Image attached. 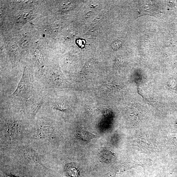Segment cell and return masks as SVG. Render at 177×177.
<instances>
[{
	"label": "cell",
	"mask_w": 177,
	"mask_h": 177,
	"mask_svg": "<svg viewBox=\"0 0 177 177\" xmlns=\"http://www.w3.org/2000/svg\"><path fill=\"white\" fill-rule=\"evenodd\" d=\"M33 89V80L29 76L24 75L13 95L22 99H28L32 94Z\"/></svg>",
	"instance_id": "obj_1"
},
{
	"label": "cell",
	"mask_w": 177,
	"mask_h": 177,
	"mask_svg": "<svg viewBox=\"0 0 177 177\" xmlns=\"http://www.w3.org/2000/svg\"><path fill=\"white\" fill-rule=\"evenodd\" d=\"M152 1H146L142 2V5L139 9V14L140 16L145 15L154 16L159 12L157 5Z\"/></svg>",
	"instance_id": "obj_2"
},
{
	"label": "cell",
	"mask_w": 177,
	"mask_h": 177,
	"mask_svg": "<svg viewBox=\"0 0 177 177\" xmlns=\"http://www.w3.org/2000/svg\"><path fill=\"white\" fill-rule=\"evenodd\" d=\"M77 135L79 138L84 141H88L98 137L81 128L77 131Z\"/></svg>",
	"instance_id": "obj_3"
},
{
	"label": "cell",
	"mask_w": 177,
	"mask_h": 177,
	"mask_svg": "<svg viewBox=\"0 0 177 177\" xmlns=\"http://www.w3.org/2000/svg\"><path fill=\"white\" fill-rule=\"evenodd\" d=\"M67 170L69 175L73 177H76L78 175V169L73 167L70 164L67 166Z\"/></svg>",
	"instance_id": "obj_4"
},
{
	"label": "cell",
	"mask_w": 177,
	"mask_h": 177,
	"mask_svg": "<svg viewBox=\"0 0 177 177\" xmlns=\"http://www.w3.org/2000/svg\"><path fill=\"white\" fill-rule=\"evenodd\" d=\"M121 45V43L119 41L114 42L112 45V47L114 50H117L119 49Z\"/></svg>",
	"instance_id": "obj_5"
},
{
	"label": "cell",
	"mask_w": 177,
	"mask_h": 177,
	"mask_svg": "<svg viewBox=\"0 0 177 177\" xmlns=\"http://www.w3.org/2000/svg\"><path fill=\"white\" fill-rule=\"evenodd\" d=\"M6 177H10V176H6Z\"/></svg>",
	"instance_id": "obj_6"
}]
</instances>
